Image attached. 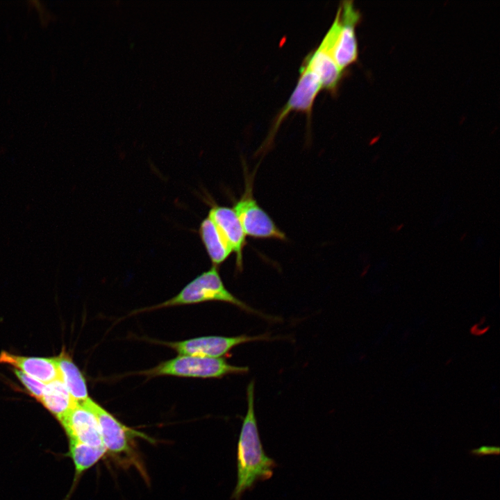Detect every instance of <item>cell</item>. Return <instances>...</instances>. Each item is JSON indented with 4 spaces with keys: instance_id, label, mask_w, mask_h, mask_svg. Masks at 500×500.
Masks as SVG:
<instances>
[{
    "instance_id": "6da1fadb",
    "label": "cell",
    "mask_w": 500,
    "mask_h": 500,
    "mask_svg": "<svg viewBox=\"0 0 500 500\" xmlns=\"http://www.w3.org/2000/svg\"><path fill=\"white\" fill-rule=\"evenodd\" d=\"M247 410L243 419L237 447V483L232 498L240 500L242 494L258 481L269 479L276 464L265 454L259 436L254 411V381L247 388Z\"/></svg>"
},
{
    "instance_id": "7a4b0ae2",
    "label": "cell",
    "mask_w": 500,
    "mask_h": 500,
    "mask_svg": "<svg viewBox=\"0 0 500 500\" xmlns=\"http://www.w3.org/2000/svg\"><path fill=\"white\" fill-rule=\"evenodd\" d=\"M207 301H221L231 303L248 313L258 315L266 319H274V317H268L253 309L230 292L221 278L217 267L213 265L208 270L203 272L189 282L172 298L141 310H152Z\"/></svg>"
},
{
    "instance_id": "3957f363",
    "label": "cell",
    "mask_w": 500,
    "mask_h": 500,
    "mask_svg": "<svg viewBox=\"0 0 500 500\" xmlns=\"http://www.w3.org/2000/svg\"><path fill=\"white\" fill-rule=\"evenodd\" d=\"M360 19L361 15L352 1H342L332 24L319 44L344 72L358 57L356 30Z\"/></svg>"
},
{
    "instance_id": "277c9868",
    "label": "cell",
    "mask_w": 500,
    "mask_h": 500,
    "mask_svg": "<svg viewBox=\"0 0 500 500\" xmlns=\"http://www.w3.org/2000/svg\"><path fill=\"white\" fill-rule=\"evenodd\" d=\"M247 367L229 364L222 358H208L191 355H178L157 366L139 374L149 377L174 376L202 378H222L229 374H244Z\"/></svg>"
},
{
    "instance_id": "5b68a950",
    "label": "cell",
    "mask_w": 500,
    "mask_h": 500,
    "mask_svg": "<svg viewBox=\"0 0 500 500\" xmlns=\"http://www.w3.org/2000/svg\"><path fill=\"white\" fill-rule=\"evenodd\" d=\"M322 90L321 84L315 74L307 65L302 62L297 85L286 103L273 119L262 149L265 150L271 145L280 126L290 112H301L306 114L309 124L315 101Z\"/></svg>"
},
{
    "instance_id": "8992f818",
    "label": "cell",
    "mask_w": 500,
    "mask_h": 500,
    "mask_svg": "<svg viewBox=\"0 0 500 500\" xmlns=\"http://www.w3.org/2000/svg\"><path fill=\"white\" fill-rule=\"evenodd\" d=\"M246 235L255 238L286 240L270 216L260 206L253 195V181L245 176V188L232 208Z\"/></svg>"
},
{
    "instance_id": "52a82bcc",
    "label": "cell",
    "mask_w": 500,
    "mask_h": 500,
    "mask_svg": "<svg viewBox=\"0 0 500 500\" xmlns=\"http://www.w3.org/2000/svg\"><path fill=\"white\" fill-rule=\"evenodd\" d=\"M272 340L269 333L258 335H240L232 337L208 335L182 341L165 342L179 355L222 358L231 349L243 343Z\"/></svg>"
},
{
    "instance_id": "ba28073f",
    "label": "cell",
    "mask_w": 500,
    "mask_h": 500,
    "mask_svg": "<svg viewBox=\"0 0 500 500\" xmlns=\"http://www.w3.org/2000/svg\"><path fill=\"white\" fill-rule=\"evenodd\" d=\"M81 403L89 408L96 417L106 451L113 454L127 453L131 450L132 440L135 437L151 440L144 433L126 426L91 398Z\"/></svg>"
},
{
    "instance_id": "9c48e42d",
    "label": "cell",
    "mask_w": 500,
    "mask_h": 500,
    "mask_svg": "<svg viewBox=\"0 0 500 500\" xmlns=\"http://www.w3.org/2000/svg\"><path fill=\"white\" fill-rule=\"evenodd\" d=\"M59 421L69 439L95 447H104L97 419L83 404L76 403Z\"/></svg>"
},
{
    "instance_id": "30bf717a",
    "label": "cell",
    "mask_w": 500,
    "mask_h": 500,
    "mask_svg": "<svg viewBox=\"0 0 500 500\" xmlns=\"http://www.w3.org/2000/svg\"><path fill=\"white\" fill-rule=\"evenodd\" d=\"M216 224L232 251L235 254L236 267L243 268V249L246 244V235L233 208L214 205L208 215Z\"/></svg>"
},
{
    "instance_id": "8fae6325",
    "label": "cell",
    "mask_w": 500,
    "mask_h": 500,
    "mask_svg": "<svg viewBox=\"0 0 500 500\" xmlns=\"http://www.w3.org/2000/svg\"><path fill=\"white\" fill-rule=\"evenodd\" d=\"M318 78L322 90L335 94L344 76L342 71L333 57L319 44L309 52L303 62Z\"/></svg>"
},
{
    "instance_id": "7c38bea8",
    "label": "cell",
    "mask_w": 500,
    "mask_h": 500,
    "mask_svg": "<svg viewBox=\"0 0 500 500\" xmlns=\"http://www.w3.org/2000/svg\"><path fill=\"white\" fill-rule=\"evenodd\" d=\"M0 363L11 365L45 384L60 378L56 358L25 357L3 351Z\"/></svg>"
},
{
    "instance_id": "4fadbf2b",
    "label": "cell",
    "mask_w": 500,
    "mask_h": 500,
    "mask_svg": "<svg viewBox=\"0 0 500 500\" xmlns=\"http://www.w3.org/2000/svg\"><path fill=\"white\" fill-rule=\"evenodd\" d=\"M199 235L213 266L224 262L233 252L214 222L208 216L199 226Z\"/></svg>"
},
{
    "instance_id": "5bb4252c",
    "label": "cell",
    "mask_w": 500,
    "mask_h": 500,
    "mask_svg": "<svg viewBox=\"0 0 500 500\" xmlns=\"http://www.w3.org/2000/svg\"><path fill=\"white\" fill-rule=\"evenodd\" d=\"M60 378L76 403L89 398L86 382L82 373L67 354L62 352L56 358Z\"/></svg>"
},
{
    "instance_id": "9a60e30c",
    "label": "cell",
    "mask_w": 500,
    "mask_h": 500,
    "mask_svg": "<svg viewBox=\"0 0 500 500\" xmlns=\"http://www.w3.org/2000/svg\"><path fill=\"white\" fill-rule=\"evenodd\" d=\"M40 401L58 420L76 404L60 378L45 384Z\"/></svg>"
},
{
    "instance_id": "2e32d148",
    "label": "cell",
    "mask_w": 500,
    "mask_h": 500,
    "mask_svg": "<svg viewBox=\"0 0 500 500\" xmlns=\"http://www.w3.org/2000/svg\"><path fill=\"white\" fill-rule=\"evenodd\" d=\"M69 453L76 474H81L96 464L105 454V447H95L69 439Z\"/></svg>"
},
{
    "instance_id": "e0dca14e",
    "label": "cell",
    "mask_w": 500,
    "mask_h": 500,
    "mask_svg": "<svg viewBox=\"0 0 500 500\" xmlns=\"http://www.w3.org/2000/svg\"><path fill=\"white\" fill-rule=\"evenodd\" d=\"M13 372L18 379L24 385L28 392L38 401H40L43 396L45 383L26 374L25 373L14 369Z\"/></svg>"
},
{
    "instance_id": "ac0fdd59",
    "label": "cell",
    "mask_w": 500,
    "mask_h": 500,
    "mask_svg": "<svg viewBox=\"0 0 500 500\" xmlns=\"http://www.w3.org/2000/svg\"><path fill=\"white\" fill-rule=\"evenodd\" d=\"M500 449L498 446L482 445L478 448L473 449L469 451V453L472 456L481 457L489 455H499Z\"/></svg>"
},
{
    "instance_id": "d6986e66",
    "label": "cell",
    "mask_w": 500,
    "mask_h": 500,
    "mask_svg": "<svg viewBox=\"0 0 500 500\" xmlns=\"http://www.w3.org/2000/svg\"><path fill=\"white\" fill-rule=\"evenodd\" d=\"M403 224H400V225H398V226H397L396 227H394V231L395 232H398V231H399L400 230H401V228H403Z\"/></svg>"
}]
</instances>
